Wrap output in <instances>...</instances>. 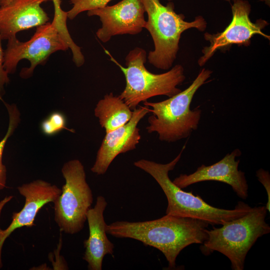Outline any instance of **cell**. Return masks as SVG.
Instances as JSON below:
<instances>
[{
	"label": "cell",
	"instance_id": "22",
	"mask_svg": "<svg viewBox=\"0 0 270 270\" xmlns=\"http://www.w3.org/2000/svg\"><path fill=\"white\" fill-rule=\"evenodd\" d=\"M1 41L0 37V99H2L4 94V85L8 84L10 81L8 74L4 67V51L2 48Z\"/></svg>",
	"mask_w": 270,
	"mask_h": 270
},
{
	"label": "cell",
	"instance_id": "6",
	"mask_svg": "<svg viewBox=\"0 0 270 270\" xmlns=\"http://www.w3.org/2000/svg\"><path fill=\"white\" fill-rule=\"evenodd\" d=\"M110 60L116 64L124 74L126 86L118 96L132 110L141 102L158 96L171 97L182 91L178 86L186 79L184 67L176 64L166 72L156 74L145 67L146 51L136 47L130 50L126 56L124 67L105 50Z\"/></svg>",
	"mask_w": 270,
	"mask_h": 270
},
{
	"label": "cell",
	"instance_id": "10",
	"mask_svg": "<svg viewBox=\"0 0 270 270\" xmlns=\"http://www.w3.org/2000/svg\"><path fill=\"white\" fill-rule=\"evenodd\" d=\"M142 0H122L117 4L87 12L88 16H97L102 22L96 36L102 42L118 35L140 34L146 23Z\"/></svg>",
	"mask_w": 270,
	"mask_h": 270
},
{
	"label": "cell",
	"instance_id": "1",
	"mask_svg": "<svg viewBox=\"0 0 270 270\" xmlns=\"http://www.w3.org/2000/svg\"><path fill=\"white\" fill-rule=\"evenodd\" d=\"M208 225L196 218L166 214L144 222L116 221L107 225L106 233L134 239L158 250L168 261V269L173 270L183 249L192 244H202L206 239Z\"/></svg>",
	"mask_w": 270,
	"mask_h": 270
},
{
	"label": "cell",
	"instance_id": "5",
	"mask_svg": "<svg viewBox=\"0 0 270 270\" xmlns=\"http://www.w3.org/2000/svg\"><path fill=\"white\" fill-rule=\"evenodd\" d=\"M148 14L144 28L150 32L154 44V50L150 51L147 58L154 67L163 70L170 68L176 58L182 34L194 28L205 30L207 22L198 16L192 22H186L182 14L174 11V5L169 2L166 6L160 0H142Z\"/></svg>",
	"mask_w": 270,
	"mask_h": 270
},
{
	"label": "cell",
	"instance_id": "8",
	"mask_svg": "<svg viewBox=\"0 0 270 270\" xmlns=\"http://www.w3.org/2000/svg\"><path fill=\"white\" fill-rule=\"evenodd\" d=\"M68 48L58 28L52 22H48L36 27L28 40L20 42L16 37L8 40L4 67L8 74H12L21 60H28L30 66L22 68L20 73L22 78L26 79L32 76L37 66L45 64L52 54Z\"/></svg>",
	"mask_w": 270,
	"mask_h": 270
},
{
	"label": "cell",
	"instance_id": "4",
	"mask_svg": "<svg viewBox=\"0 0 270 270\" xmlns=\"http://www.w3.org/2000/svg\"><path fill=\"white\" fill-rule=\"evenodd\" d=\"M267 212L266 206H254L220 228H207V238L200 246L202 252L208 256L218 252L229 259L232 270H243L250 249L258 238L270 232Z\"/></svg>",
	"mask_w": 270,
	"mask_h": 270
},
{
	"label": "cell",
	"instance_id": "20",
	"mask_svg": "<svg viewBox=\"0 0 270 270\" xmlns=\"http://www.w3.org/2000/svg\"><path fill=\"white\" fill-rule=\"evenodd\" d=\"M54 6V16L52 22L58 28L64 39L67 42H70L72 38L68 32L66 20L68 18L67 12L61 8V0H52Z\"/></svg>",
	"mask_w": 270,
	"mask_h": 270
},
{
	"label": "cell",
	"instance_id": "19",
	"mask_svg": "<svg viewBox=\"0 0 270 270\" xmlns=\"http://www.w3.org/2000/svg\"><path fill=\"white\" fill-rule=\"evenodd\" d=\"M112 0H70L72 7L67 12L68 18L74 19L81 12L96 8H102L108 6Z\"/></svg>",
	"mask_w": 270,
	"mask_h": 270
},
{
	"label": "cell",
	"instance_id": "12",
	"mask_svg": "<svg viewBox=\"0 0 270 270\" xmlns=\"http://www.w3.org/2000/svg\"><path fill=\"white\" fill-rule=\"evenodd\" d=\"M150 112V108L148 106L136 108L133 110L132 116L127 124L106 132L97 152L94 163L90 169L93 173L97 175L104 174L118 154L136 148L141 138L138 125Z\"/></svg>",
	"mask_w": 270,
	"mask_h": 270
},
{
	"label": "cell",
	"instance_id": "14",
	"mask_svg": "<svg viewBox=\"0 0 270 270\" xmlns=\"http://www.w3.org/2000/svg\"><path fill=\"white\" fill-rule=\"evenodd\" d=\"M51 0H0V37L8 40L18 32L38 27L49 21L41 6Z\"/></svg>",
	"mask_w": 270,
	"mask_h": 270
},
{
	"label": "cell",
	"instance_id": "23",
	"mask_svg": "<svg viewBox=\"0 0 270 270\" xmlns=\"http://www.w3.org/2000/svg\"><path fill=\"white\" fill-rule=\"evenodd\" d=\"M168 0V1H169V2H170V1H172V0ZM226 0V1H227V2H232V1L234 2V1L235 0Z\"/></svg>",
	"mask_w": 270,
	"mask_h": 270
},
{
	"label": "cell",
	"instance_id": "11",
	"mask_svg": "<svg viewBox=\"0 0 270 270\" xmlns=\"http://www.w3.org/2000/svg\"><path fill=\"white\" fill-rule=\"evenodd\" d=\"M240 155L241 151L236 148L212 165L202 164L191 174H180L172 182L182 189L199 182H220L230 185L239 198L246 200L248 186L245 173L238 170L240 160H236Z\"/></svg>",
	"mask_w": 270,
	"mask_h": 270
},
{
	"label": "cell",
	"instance_id": "17",
	"mask_svg": "<svg viewBox=\"0 0 270 270\" xmlns=\"http://www.w3.org/2000/svg\"><path fill=\"white\" fill-rule=\"evenodd\" d=\"M4 104L8 112L9 122L7 132L0 141V190L5 188L6 182V168L2 160L4 148L8 138L12 134L20 120V112L16 106L14 104Z\"/></svg>",
	"mask_w": 270,
	"mask_h": 270
},
{
	"label": "cell",
	"instance_id": "7",
	"mask_svg": "<svg viewBox=\"0 0 270 270\" xmlns=\"http://www.w3.org/2000/svg\"><path fill=\"white\" fill-rule=\"evenodd\" d=\"M62 173L65 184L54 202V218L60 231L73 234L83 229L86 214L93 202V195L80 160L64 163Z\"/></svg>",
	"mask_w": 270,
	"mask_h": 270
},
{
	"label": "cell",
	"instance_id": "3",
	"mask_svg": "<svg viewBox=\"0 0 270 270\" xmlns=\"http://www.w3.org/2000/svg\"><path fill=\"white\" fill-rule=\"evenodd\" d=\"M212 72L211 70L203 68L184 90L164 100L144 102L152 113L148 120V132H156L160 140L168 142L188 138L198 128L202 113L199 108L191 110L190 104L196 92Z\"/></svg>",
	"mask_w": 270,
	"mask_h": 270
},
{
	"label": "cell",
	"instance_id": "13",
	"mask_svg": "<svg viewBox=\"0 0 270 270\" xmlns=\"http://www.w3.org/2000/svg\"><path fill=\"white\" fill-rule=\"evenodd\" d=\"M20 194L25 198L23 208L13 212L12 220L6 230L0 228V268L2 267V250L6 239L16 230L34 226L35 218L39 210L46 204L54 202L62 192L55 184L42 180H36L18 187Z\"/></svg>",
	"mask_w": 270,
	"mask_h": 270
},
{
	"label": "cell",
	"instance_id": "21",
	"mask_svg": "<svg viewBox=\"0 0 270 270\" xmlns=\"http://www.w3.org/2000/svg\"><path fill=\"white\" fill-rule=\"evenodd\" d=\"M258 181L264 186L268 196V202L266 207L268 212H270V175L268 171L260 168L256 172Z\"/></svg>",
	"mask_w": 270,
	"mask_h": 270
},
{
	"label": "cell",
	"instance_id": "9",
	"mask_svg": "<svg viewBox=\"0 0 270 270\" xmlns=\"http://www.w3.org/2000/svg\"><path fill=\"white\" fill-rule=\"evenodd\" d=\"M232 6V18L230 24L224 31L216 34L206 32L204 39L210 42L209 46L202 50V56L198 60L200 66L206 63L218 50H228L233 44L248 46L250 40L255 34H260L270 40V36L262 30L268 24L267 21L262 18L255 22L249 17L251 5L246 0H235Z\"/></svg>",
	"mask_w": 270,
	"mask_h": 270
},
{
	"label": "cell",
	"instance_id": "2",
	"mask_svg": "<svg viewBox=\"0 0 270 270\" xmlns=\"http://www.w3.org/2000/svg\"><path fill=\"white\" fill-rule=\"evenodd\" d=\"M184 150V148L174 160L166 164L145 159L134 163V166L151 176L163 190L168 201L166 214L196 218L214 226L222 225L250 210L252 207L242 201L232 210L214 207L192 192H185L176 186L170 179L169 172L180 160Z\"/></svg>",
	"mask_w": 270,
	"mask_h": 270
},
{
	"label": "cell",
	"instance_id": "15",
	"mask_svg": "<svg viewBox=\"0 0 270 270\" xmlns=\"http://www.w3.org/2000/svg\"><path fill=\"white\" fill-rule=\"evenodd\" d=\"M108 202L102 196H98L95 206L86 214L89 236L84 241L85 252L82 258L90 270H102V262L106 254H113L114 246L107 236L104 212Z\"/></svg>",
	"mask_w": 270,
	"mask_h": 270
},
{
	"label": "cell",
	"instance_id": "16",
	"mask_svg": "<svg viewBox=\"0 0 270 270\" xmlns=\"http://www.w3.org/2000/svg\"><path fill=\"white\" fill-rule=\"evenodd\" d=\"M133 113L127 104L112 92L106 94L97 103L94 116L106 132L116 129L127 124Z\"/></svg>",
	"mask_w": 270,
	"mask_h": 270
},
{
	"label": "cell",
	"instance_id": "18",
	"mask_svg": "<svg viewBox=\"0 0 270 270\" xmlns=\"http://www.w3.org/2000/svg\"><path fill=\"white\" fill-rule=\"evenodd\" d=\"M42 132L47 136H54L62 130H68L66 128V118L64 114L58 111L52 112L42 121L40 125Z\"/></svg>",
	"mask_w": 270,
	"mask_h": 270
}]
</instances>
